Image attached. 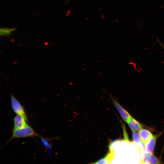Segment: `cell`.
<instances>
[{
    "instance_id": "10",
    "label": "cell",
    "mask_w": 164,
    "mask_h": 164,
    "mask_svg": "<svg viewBox=\"0 0 164 164\" xmlns=\"http://www.w3.org/2000/svg\"><path fill=\"white\" fill-rule=\"evenodd\" d=\"M114 155L113 152H111L103 158L97 161L95 163L96 164H108L113 159Z\"/></svg>"
},
{
    "instance_id": "7",
    "label": "cell",
    "mask_w": 164,
    "mask_h": 164,
    "mask_svg": "<svg viewBox=\"0 0 164 164\" xmlns=\"http://www.w3.org/2000/svg\"><path fill=\"white\" fill-rule=\"evenodd\" d=\"M138 135L145 145L153 135L149 130L143 128L138 131Z\"/></svg>"
},
{
    "instance_id": "3",
    "label": "cell",
    "mask_w": 164,
    "mask_h": 164,
    "mask_svg": "<svg viewBox=\"0 0 164 164\" xmlns=\"http://www.w3.org/2000/svg\"><path fill=\"white\" fill-rule=\"evenodd\" d=\"M11 104L13 111L16 114L23 116L27 121L28 119L24 108L18 100L12 94H11Z\"/></svg>"
},
{
    "instance_id": "1",
    "label": "cell",
    "mask_w": 164,
    "mask_h": 164,
    "mask_svg": "<svg viewBox=\"0 0 164 164\" xmlns=\"http://www.w3.org/2000/svg\"><path fill=\"white\" fill-rule=\"evenodd\" d=\"M40 136L32 128L27 124L24 127L21 128L14 129L12 131L11 140L14 138H19L29 137Z\"/></svg>"
},
{
    "instance_id": "6",
    "label": "cell",
    "mask_w": 164,
    "mask_h": 164,
    "mask_svg": "<svg viewBox=\"0 0 164 164\" xmlns=\"http://www.w3.org/2000/svg\"><path fill=\"white\" fill-rule=\"evenodd\" d=\"M162 133L161 132L153 135L145 145V150L147 152L153 154L157 140Z\"/></svg>"
},
{
    "instance_id": "14",
    "label": "cell",
    "mask_w": 164,
    "mask_h": 164,
    "mask_svg": "<svg viewBox=\"0 0 164 164\" xmlns=\"http://www.w3.org/2000/svg\"><path fill=\"white\" fill-rule=\"evenodd\" d=\"M70 0H69L68 1H69Z\"/></svg>"
},
{
    "instance_id": "8",
    "label": "cell",
    "mask_w": 164,
    "mask_h": 164,
    "mask_svg": "<svg viewBox=\"0 0 164 164\" xmlns=\"http://www.w3.org/2000/svg\"><path fill=\"white\" fill-rule=\"evenodd\" d=\"M127 123L130 128L133 132H138L145 126L143 125L136 120L132 116Z\"/></svg>"
},
{
    "instance_id": "4",
    "label": "cell",
    "mask_w": 164,
    "mask_h": 164,
    "mask_svg": "<svg viewBox=\"0 0 164 164\" xmlns=\"http://www.w3.org/2000/svg\"><path fill=\"white\" fill-rule=\"evenodd\" d=\"M141 163L159 164L160 161L156 156L153 154L145 152L143 154L141 158Z\"/></svg>"
},
{
    "instance_id": "5",
    "label": "cell",
    "mask_w": 164,
    "mask_h": 164,
    "mask_svg": "<svg viewBox=\"0 0 164 164\" xmlns=\"http://www.w3.org/2000/svg\"><path fill=\"white\" fill-rule=\"evenodd\" d=\"M132 138L134 144L138 149L139 155L146 151L145 145L141 139L138 134L135 132L132 131Z\"/></svg>"
},
{
    "instance_id": "13",
    "label": "cell",
    "mask_w": 164,
    "mask_h": 164,
    "mask_svg": "<svg viewBox=\"0 0 164 164\" xmlns=\"http://www.w3.org/2000/svg\"><path fill=\"white\" fill-rule=\"evenodd\" d=\"M163 47V48L164 49V46L163 45H162L161 44Z\"/></svg>"
},
{
    "instance_id": "2",
    "label": "cell",
    "mask_w": 164,
    "mask_h": 164,
    "mask_svg": "<svg viewBox=\"0 0 164 164\" xmlns=\"http://www.w3.org/2000/svg\"><path fill=\"white\" fill-rule=\"evenodd\" d=\"M109 96L113 104L119 112L123 120L127 122L132 116L118 103L117 99L111 93Z\"/></svg>"
},
{
    "instance_id": "12",
    "label": "cell",
    "mask_w": 164,
    "mask_h": 164,
    "mask_svg": "<svg viewBox=\"0 0 164 164\" xmlns=\"http://www.w3.org/2000/svg\"><path fill=\"white\" fill-rule=\"evenodd\" d=\"M42 143L48 149L51 148V146L49 144L48 140L43 137H40Z\"/></svg>"
},
{
    "instance_id": "11",
    "label": "cell",
    "mask_w": 164,
    "mask_h": 164,
    "mask_svg": "<svg viewBox=\"0 0 164 164\" xmlns=\"http://www.w3.org/2000/svg\"><path fill=\"white\" fill-rule=\"evenodd\" d=\"M15 30V28H1L0 29V35L2 36H8L10 35Z\"/></svg>"
},
{
    "instance_id": "9",
    "label": "cell",
    "mask_w": 164,
    "mask_h": 164,
    "mask_svg": "<svg viewBox=\"0 0 164 164\" xmlns=\"http://www.w3.org/2000/svg\"><path fill=\"white\" fill-rule=\"evenodd\" d=\"M13 121L14 129L22 128L27 124L24 117L18 114H16L14 117Z\"/></svg>"
}]
</instances>
